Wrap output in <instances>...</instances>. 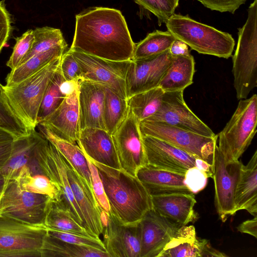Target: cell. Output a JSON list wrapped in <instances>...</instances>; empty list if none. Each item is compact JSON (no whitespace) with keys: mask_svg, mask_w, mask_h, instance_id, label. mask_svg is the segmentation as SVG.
Listing matches in <instances>:
<instances>
[{"mask_svg":"<svg viewBox=\"0 0 257 257\" xmlns=\"http://www.w3.org/2000/svg\"><path fill=\"white\" fill-rule=\"evenodd\" d=\"M142 135L149 136L171 144L194 157L214 165L217 136L208 137L158 121H140Z\"/></svg>","mask_w":257,"mask_h":257,"instance_id":"ba28073f","label":"cell"},{"mask_svg":"<svg viewBox=\"0 0 257 257\" xmlns=\"http://www.w3.org/2000/svg\"><path fill=\"white\" fill-rule=\"evenodd\" d=\"M212 11L234 14L246 0H197Z\"/></svg>","mask_w":257,"mask_h":257,"instance_id":"f6af8a7d","label":"cell"},{"mask_svg":"<svg viewBox=\"0 0 257 257\" xmlns=\"http://www.w3.org/2000/svg\"><path fill=\"white\" fill-rule=\"evenodd\" d=\"M6 182L5 178L0 174V197L5 188Z\"/></svg>","mask_w":257,"mask_h":257,"instance_id":"f5cc1de1","label":"cell"},{"mask_svg":"<svg viewBox=\"0 0 257 257\" xmlns=\"http://www.w3.org/2000/svg\"><path fill=\"white\" fill-rule=\"evenodd\" d=\"M10 15L3 2H0V52L7 43L12 27Z\"/></svg>","mask_w":257,"mask_h":257,"instance_id":"7dc6e473","label":"cell"},{"mask_svg":"<svg viewBox=\"0 0 257 257\" xmlns=\"http://www.w3.org/2000/svg\"><path fill=\"white\" fill-rule=\"evenodd\" d=\"M64 80L59 64L43 96L37 116L38 124L54 111L65 98L60 90V85Z\"/></svg>","mask_w":257,"mask_h":257,"instance_id":"d590c367","label":"cell"},{"mask_svg":"<svg viewBox=\"0 0 257 257\" xmlns=\"http://www.w3.org/2000/svg\"><path fill=\"white\" fill-rule=\"evenodd\" d=\"M48 229L0 214V257H42Z\"/></svg>","mask_w":257,"mask_h":257,"instance_id":"52a82bcc","label":"cell"},{"mask_svg":"<svg viewBox=\"0 0 257 257\" xmlns=\"http://www.w3.org/2000/svg\"><path fill=\"white\" fill-rule=\"evenodd\" d=\"M206 241L197 237L193 225L182 226L158 257H201Z\"/></svg>","mask_w":257,"mask_h":257,"instance_id":"83f0119b","label":"cell"},{"mask_svg":"<svg viewBox=\"0 0 257 257\" xmlns=\"http://www.w3.org/2000/svg\"><path fill=\"white\" fill-rule=\"evenodd\" d=\"M3 86L0 83V88H3Z\"/></svg>","mask_w":257,"mask_h":257,"instance_id":"db71d44e","label":"cell"},{"mask_svg":"<svg viewBox=\"0 0 257 257\" xmlns=\"http://www.w3.org/2000/svg\"><path fill=\"white\" fill-rule=\"evenodd\" d=\"M0 127L16 139L30 133L10 105L3 87L0 88Z\"/></svg>","mask_w":257,"mask_h":257,"instance_id":"74e56055","label":"cell"},{"mask_svg":"<svg viewBox=\"0 0 257 257\" xmlns=\"http://www.w3.org/2000/svg\"><path fill=\"white\" fill-rule=\"evenodd\" d=\"M142 138L148 164L181 174L196 167L198 158L187 152L153 137Z\"/></svg>","mask_w":257,"mask_h":257,"instance_id":"2e32d148","label":"cell"},{"mask_svg":"<svg viewBox=\"0 0 257 257\" xmlns=\"http://www.w3.org/2000/svg\"><path fill=\"white\" fill-rule=\"evenodd\" d=\"M88 162L92 178V190L95 199L100 207L108 215L110 214V206L97 168L85 155Z\"/></svg>","mask_w":257,"mask_h":257,"instance_id":"b9f144b4","label":"cell"},{"mask_svg":"<svg viewBox=\"0 0 257 257\" xmlns=\"http://www.w3.org/2000/svg\"><path fill=\"white\" fill-rule=\"evenodd\" d=\"M80 80H64L60 85V90L65 96H68L72 94L78 88L79 82Z\"/></svg>","mask_w":257,"mask_h":257,"instance_id":"f907efd6","label":"cell"},{"mask_svg":"<svg viewBox=\"0 0 257 257\" xmlns=\"http://www.w3.org/2000/svg\"><path fill=\"white\" fill-rule=\"evenodd\" d=\"M16 44L13 52L6 65L13 70L18 67L30 51L34 41V30H29L21 36L16 38Z\"/></svg>","mask_w":257,"mask_h":257,"instance_id":"ab89813d","label":"cell"},{"mask_svg":"<svg viewBox=\"0 0 257 257\" xmlns=\"http://www.w3.org/2000/svg\"><path fill=\"white\" fill-rule=\"evenodd\" d=\"M64 160L70 186L83 216L84 227L92 237L99 238L103 229L102 209L98 205L93 192L82 181L64 157Z\"/></svg>","mask_w":257,"mask_h":257,"instance_id":"ac0fdd59","label":"cell"},{"mask_svg":"<svg viewBox=\"0 0 257 257\" xmlns=\"http://www.w3.org/2000/svg\"><path fill=\"white\" fill-rule=\"evenodd\" d=\"M138 5L153 13L158 19V24L167 22L174 14L179 0H134Z\"/></svg>","mask_w":257,"mask_h":257,"instance_id":"f35d334b","label":"cell"},{"mask_svg":"<svg viewBox=\"0 0 257 257\" xmlns=\"http://www.w3.org/2000/svg\"><path fill=\"white\" fill-rule=\"evenodd\" d=\"M172 61L159 85L164 92L184 91L191 85L195 72L193 56H172Z\"/></svg>","mask_w":257,"mask_h":257,"instance_id":"4316f807","label":"cell"},{"mask_svg":"<svg viewBox=\"0 0 257 257\" xmlns=\"http://www.w3.org/2000/svg\"><path fill=\"white\" fill-rule=\"evenodd\" d=\"M139 123L128 107L126 117L112 135L121 169L135 177L147 164Z\"/></svg>","mask_w":257,"mask_h":257,"instance_id":"30bf717a","label":"cell"},{"mask_svg":"<svg viewBox=\"0 0 257 257\" xmlns=\"http://www.w3.org/2000/svg\"><path fill=\"white\" fill-rule=\"evenodd\" d=\"M208 178L206 174L196 167L189 168L184 174L185 184L193 194L204 189Z\"/></svg>","mask_w":257,"mask_h":257,"instance_id":"ee69618b","label":"cell"},{"mask_svg":"<svg viewBox=\"0 0 257 257\" xmlns=\"http://www.w3.org/2000/svg\"><path fill=\"white\" fill-rule=\"evenodd\" d=\"M60 67L65 80L83 79L80 67L69 50L62 56Z\"/></svg>","mask_w":257,"mask_h":257,"instance_id":"7bdbcfd3","label":"cell"},{"mask_svg":"<svg viewBox=\"0 0 257 257\" xmlns=\"http://www.w3.org/2000/svg\"><path fill=\"white\" fill-rule=\"evenodd\" d=\"M102 234L105 250L110 257H140V221L123 224L102 210Z\"/></svg>","mask_w":257,"mask_h":257,"instance_id":"5bb4252c","label":"cell"},{"mask_svg":"<svg viewBox=\"0 0 257 257\" xmlns=\"http://www.w3.org/2000/svg\"><path fill=\"white\" fill-rule=\"evenodd\" d=\"M50 198L23 190L15 180H11L0 197V214L30 223L43 224Z\"/></svg>","mask_w":257,"mask_h":257,"instance_id":"8fae6325","label":"cell"},{"mask_svg":"<svg viewBox=\"0 0 257 257\" xmlns=\"http://www.w3.org/2000/svg\"><path fill=\"white\" fill-rule=\"evenodd\" d=\"M14 180L23 190L46 195L57 201L61 199V191L57 184L43 174L32 173L28 165L21 168Z\"/></svg>","mask_w":257,"mask_h":257,"instance_id":"4dcf8cb0","label":"cell"},{"mask_svg":"<svg viewBox=\"0 0 257 257\" xmlns=\"http://www.w3.org/2000/svg\"><path fill=\"white\" fill-rule=\"evenodd\" d=\"M38 125L40 133L68 161L82 181L93 192L89 167L86 158L80 147L58 138L45 126L40 124Z\"/></svg>","mask_w":257,"mask_h":257,"instance_id":"484cf974","label":"cell"},{"mask_svg":"<svg viewBox=\"0 0 257 257\" xmlns=\"http://www.w3.org/2000/svg\"><path fill=\"white\" fill-rule=\"evenodd\" d=\"M172 58L168 50L149 58L132 60L125 79L126 99L159 86Z\"/></svg>","mask_w":257,"mask_h":257,"instance_id":"9a60e30c","label":"cell"},{"mask_svg":"<svg viewBox=\"0 0 257 257\" xmlns=\"http://www.w3.org/2000/svg\"><path fill=\"white\" fill-rule=\"evenodd\" d=\"M104 89L103 121L105 130L112 135L126 117L128 106L126 99L122 98L108 87L104 86Z\"/></svg>","mask_w":257,"mask_h":257,"instance_id":"836d02e7","label":"cell"},{"mask_svg":"<svg viewBox=\"0 0 257 257\" xmlns=\"http://www.w3.org/2000/svg\"><path fill=\"white\" fill-rule=\"evenodd\" d=\"M235 212L246 210L257 216V150L246 165H243L234 195Z\"/></svg>","mask_w":257,"mask_h":257,"instance_id":"cb8c5ba5","label":"cell"},{"mask_svg":"<svg viewBox=\"0 0 257 257\" xmlns=\"http://www.w3.org/2000/svg\"><path fill=\"white\" fill-rule=\"evenodd\" d=\"M34 41L32 48L20 65L36 54L57 46L67 45L59 29L49 27L37 28L34 30Z\"/></svg>","mask_w":257,"mask_h":257,"instance_id":"8d00e7d4","label":"cell"},{"mask_svg":"<svg viewBox=\"0 0 257 257\" xmlns=\"http://www.w3.org/2000/svg\"><path fill=\"white\" fill-rule=\"evenodd\" d=\"M67 45L53 48L36 54L17 68L11 70L6 77V86H13L26 79L64 53Z\"/></svg>","mask_w":257,"mask_h":257,"instance_id":"f546056e","label":"cell"},{"mask_svg":"<svg viewBox=\"0 0 257 257\" xmlns=\"http://www.w3.org/2000/svg\"><path fill=\"white\" fill-rule=\"evenodd\" d=\"M77 143L82 152L91 160L121 169L112 136L106 130L91 127L80 130Z\"/></svg>","mask_w":257,"mask_h":257,"instance_id":"44dd1931","label":"cell"},{"mask_svg":"<svg viewBox=\"0 0 257 257\" xmlns=\"http://www.w3.org/2000/svg\"><path fill=\"white\" fill-rule=\"evenodd\" d=\"M167 30L200 54L225 59L231 56L235 41L232 36L188 16L174 14L166 24Z\"/></svg>","mask_w":257,"mask_h":257,"instance_id":"3957f363","label":"cell"},{"mask_svg":"<svg viewBox=\"0 0 257 257\" xmlns=\"http://www.w3.org/2000/svg\"><path fill=\"white\" fill-rule=\"evenodd\" d=\"M183 91L165 92L159 110L146 120L161 122L208 137H217L187 106Z\"/></svg>","mask_w":257,"mask_h":257,"instance_id":"4fadbf2b","label":"cell"},{"mask_svg":"<svg viewBox=\"0 0 257 257\" xmlns=\"http://www.w3.org/2000/svg\"><path fill=\"white\" fill-rule=\"evenodd\" d=\"M15 137L0 127V170L7 163L12 153Z\"/></svg>","mask_w":257,"mask_h":257,"instance_id":"bcb514c9","label":"cell"},{"mask_svg":"<svg viewBox=\"0 0 257 257\" xmlns=\"http://www.w3.org/2000/svg\"><path fill=\"white\" fill-rule=\"evenodd\" d=\"M176 38L168 30H156L135 45L132 60L145 59L162 54L169 50Z\"/></svg>","mask_w":257,"mask_h":257,"instance_id":"e575fe53","label":"cell"},{"mask_svg":"<svg viewBox=\"0 0 257 257\" xmlns=\"http://www.w3.org/2000/svg\"><path fill=\"white\" fill-rule=\"evenodd\" d=\"M153 208L179 226L197 218L194 210L196 203L193 194L175 193L152 196Z\"/></svg>","mask_w":257,"mask_h":257,"instance_id":"603a6c76","label":"cell"},{"mask_svg":"<svg viewBox=\"0 0 257 257\" xmlns=\"http://www.w3.org/2000/svg\"><path fill=\"white\" fill-rule=\"evenodd\" d=\"M104 85L81 79L78 86L80 130L99 128L105 130L103 121Z\"/></svg>","mask_w":257,"mask_h":257,"instance_id":"ffe728a7","label":"cell"},{"mask_svg":"<svg viewBox=\"0 0 257 257\" xmlns=\"http://www.w3.org/2000/svg\"><path fill=\"white\" fill-rule=\"evenodd\" d=\"M70 50L106 60H132L136 44L120 11L92 7L76 16Z\"/></svg>","mask_w":257,"mask_h":257,"instance_id":"6da1fadb","label":"cell"},{"mask_svg":"<svg viewBox=\"0 0 257 257\" xmlns=\"http://www.w3.org/2000/svg\"><path fill=\"white\" fill-rule=\"evenodd\" d=\"M238 160L226 162L216 146L214 174L215 205L221 220L225 222L235 212L234 195L243 166Z\"/></svg>","mask_w":257,"mask_h":257,"instance_id":"7c38bea8","label":"cell"},{"mask_svg":"<svg viewBox=\"0 0 257 257\" xmlns=\"http://www.w3.org/2000/svg\"><path fill=\"white\" fill-rule=\"evenodd\" d=\"M169 52L172 56L189 55L191 54L188 45L181 40L176 39L171 45Z\"/></svg>","mask_w":257,"mask_h":257,"instance_id":"681fc988","label":"cell"},{"mask_svg":"<svg viewBox=\"0 0 257 257\" xmlns=\"http://www.w3.org/2000/svg\"><path fill=\"white\" fill-rule=\"evenodd\" d=\"M164 93L158 86L136 94L127 99L128 106L139 121L146 120L159 110Z\"/></svg>","mask_w":257,"mask_h":257,"instance_id":"d6a6232c","label":"cell"},{"mask_svg":"<svg viewBox=\"0 0 257 257\" xmlns=\"http://www.w3.org/2000/svg\"><path fill=\"white\" fill-rule=\"evenodd\" d=\"M39 124L58 138L75 144L80 132L78 88L65 97L60 105Z\"/></svg>","mask_w":257,"mask_h":257,"instance_id":"d6986e66","label":"cell"},{"mask_svg":"<svg viewBox=\"0 0 257 257\" xmlns=\"http://www.w3.org/2000/svg\"><path fill=\"white\" fill-rule=\"evenodd\" d=\"M204 256L224 257L227 255L212 247L209 241L207 240L204 244L201 254V257Z\"/></svg>","mask_w":257,"mask_h":257,"instance_id":"816d5d0a","label":"cell"},{"mask_svg":"<svg viewBox=\"0 0 257 257\" xmlns=\"http://www.w3.org/2000/svg\"><path fill=\"white\" fill-rule=\"evenodd\" d=\"M257 95L240 99L229 120L217 135L218 149L226 162L238 160L256 132Z\"/></svg>","mask_w":257,"mask_h":257,"instance_id":"8992f818","label":"cell"},{"mask_svg":"<svg viewBox=\"0 0 257 257\" xmlns=\"http://www.w3.org/2000/svg\"><path fill=\"white\" fill-rule=\"evenodd\" d=\"M237 229L241 233H247L257 237V216L251 219L247 220L240 224Z\"/></svg>","mask_w":257,"mask_h":257,"instance_id":"c3c4849f","label":"cell"},{"mask_svg":"<svg viewBox=\"0 0 257 257\" xmlns=\"http://www.w3.org/2000/svg\"><path fill=\"white\" fill-rule=\"evenodd\" d=\"M61 57L21 82L3 86L10 105L30 133L38 125L37 116L43 96Z\"/></svg>","mask_w":257,"mask_h":257,"instance_id":"5b68a950","label":"cell"},{"mask_svg":"<svg viewBox=\"0 0 257 257\" xmlns=\"http://www.w3.org/2000/svg\"><path fill=\"white\" fill-rule=\"evenodd\" d=\"M42 257H110L105 251L79 245L47 234L44 241Z\"/></svg>","mask_w":257,"mask_h":257,"instance_id":"1f68e13d","label":"cell"},{"mask_svg":"<svg viewBox=\"0 0 257 257\" xmlns=\"http://www.w3.org/2000/svg\"><path fill=\"white\" fill-rule=\"evenodd\" d=\"M140 223V257H158L180 227L153 208L145 214Z\"/></svg>","mask_w":257,"mask_h":257,"instance_id":"e0dca14e","label":"cell"},{"mask_svg":"<svg viewBox=\"0 0 257 257\" xmlns=\"http://www.w3.org/2000/svg\"><path fill=\"white\" fill-rule=\"evenodd\" d=\"M69 50L80 67L83 79L108 87L126 99L125 79L132 60L111 61Z\"/></svg>","mask_w":257,"mask_h":257,"instance_id":"9c48e42d","label":"cell"},{"mask_svg":"<svg viewBox=\"0 0 257 257\" xmlns=\"http://www.w3.org/2000/svg\"><path fill=\"white\" fill-rule=\"evenodd\" d=\"M43 224L48 229L92 237L83 225L75 220L71 212L60 201L50 198Z\"/></svg>","mask_w":257,"mask_h":257,"instance_id":"f1b7e54d","label":"cell"},{"mask_svg":"<svg viewBox=\"0 0 257 257\" xmlns=\"http://www.w3.org/2000/svg\"><path fill=\"white\" fill-rule=\"evenodd\" d=\"M43 136L35 130L15 139L11 156L7 163L0 170V174L5 179V187L9 181L16 177L23 166L30 164L34 158L35 148Z\"/></svg>","mask_w":257,"mask_h":257,"instance_id":"d4e9b609","label":"cell"},{"mask_svg":"<svg viewBox=\"0 0 257 257\" xmlns=\"http://www.w3.org/2000/svg\"><path fill=\"white\" fill-rule=\"evenodd\" d=\"M48 234L52 237L66 242L79 245L91 247L106 251L103 241L99 238L86 236L48 229Z\"/></svg>","mask_w":257,"mask_h":257,"instance_id":"60d3db41","label":"cell"},{"mask_svg":"<svg viewBox=\"0 0 257 257\" xmlns=\"http://www.w3.org/2000/svg\"><path fill=\"white\" fill-rule=\"evenodd\" d=\"M89 159L98 171L109 204L111 216L123 224L140 221L153 208L152 196L143 184L137 177L121 169Z\"/></svg>","mask_w":257,"mask_h":257,"instance_id":"7a4b0ae2","label":"cell"},{"mask_svg":"<svg viewBox=\"0 0 257 257\" xmlns=\"http://www.w3.org/2000/svg\"><path fill=\"white\" fill-rule=\"evenodd\" d=\"M238 36L232 72L236 98L240 100L247 98L257 86V0L249 6L246 21L238 29Z\"/></svg>","mask_w":257,"mask_h":257,"instance_id":"277c9868","label":"cell"},{"mask_svg":"<svg viewBox=\"0 0 257 257\" xmlns=\"http://www.w3.org/2000/svg\"><path fill=\"white\" fill-rule=\"evenodd\" d=\"M136 177L151 196L175 193L192 194L184 182V174L146 164L137 171Z\"/></svg>","mask_w":257,"mask_h":257,"instance_id":"7402d4cb","label":"cell"}]
</instances>
